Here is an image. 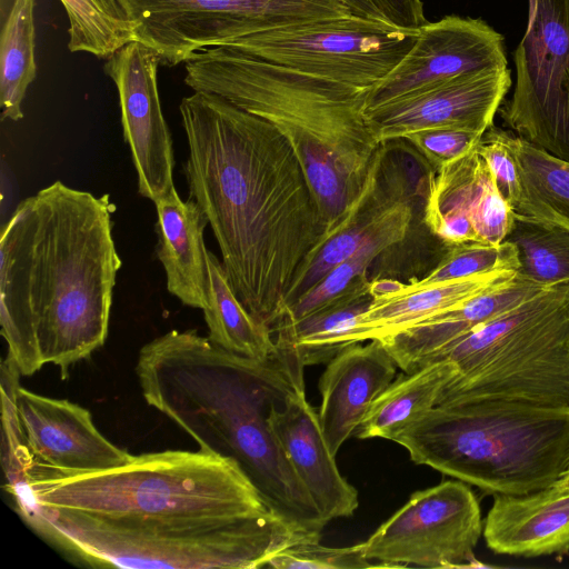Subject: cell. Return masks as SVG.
<instances>
[{"label":"cell","instance_id":"1","mask_svg":"<svg viewBox=\"0 0 569 569\" xmlns=\"http://www.w3.org/2000/svg\"><path fill=\"white\" fill-rule=\"evenodd\" d=\"M3 487L14 506H42L41 537L94 567L246 569L257 552L248 518L270 511L232 459L200 449L91 472L24 461Z\"/></svg>","mask_w":569,"mask_h":569},{"label":"cell","instance_id":"2","mask_svg":"<svg viewBox=\"0 0 569 569\" xmlns=\"http://www.w3.org/2000/svg\"><path fill=\"white\" fill-rule=\"evenodd\" d=\"M183 171L218 242L228 280L272 333L302 263L328 223L291 142L270 122L202 91L179 106Z\"/></svg>","mask_w":569,"mask_h":569},{"label":"cell","instance_id":"3","mask_svg":"<svg viewBox=\"0 0 569 569\" xmlns=\"http://www.w3.org/2000/svg\"><path fill=\"white\" fill-rule=\"evenodd\" d=\"M114 206L56 181L22 200L0 239V326L21 376L44 365L66 379L102 347L122 266Z\"/></svg>","mask_w":569,"mask_h":569},{"label":"cell","instance_id":"4","mask_svg":"<svg viewBox=\"0 0 569 569\" xmlns=\"http://www.w3.org/2000/svg\"><path fill=\"white\" fill-rule=\"evenodd\" d=\"M146 402L186 431L199 449L232 459L267 506L319 539L327 526L270 425L272 410L305 390L278 355L239 356L196 330H171L139 351Z\"/></svg>","mask_w":569,"mask_h":569},{"label":"cell","instance_id":"5","mask_svg":"<svg viewBox=\"0 0 569 569\" xmlns=\"http://www.w3.org/2000/svg\"><path fill=\"white\" fill-rule=\"evenodd\" d=\"M184 82L272 123L295 148L330 231L359 197L385 146L367 113L369 89L295 71L229 47L184 61Z\"/></svg>","mask_w":569,"mask_h":569},{"label":"cell","instance_id":"6","mask_svg":"<svg viewBox=\"0 0 569 569\" xmlns=\"http://www.w3.org/2000/svg\"><path fill=\"white\" fill-rule=\"evenodd\" d=\"M393 441L415 463L492 495L532 492L569 472V411L519 402H442Z\"/></svg>","mask_w":569,"mask_h":569},{"label":"cell","instance_id":"7","mask_svg":"<svg viewBox=\"0 0 569 569\" xmlns=\"http://www.w3.org/2000/svg\"><path fill=\"white\" fill-rule=\"evenodd\" d=\"M442 359L457 375L437 405L489 399L569 411V283L476 327L430 362Z\"/></svg>","mask_w":569,"mask_h":569},{"label":"cell","instance_id":"8","mask_svg":"<svg viewBox=\"0 0 569 569\" xmlns=\"http://www.w3.org/2000/svg\"><path fill=\"white\" fill-rule=\"evenodd\" d=\"M418 32L351 14L260 30L224 47L295 71L370 89L408 53Z\"/></svg>","mask_w":569,"mask_h":569},{"label":"cell","instance_id":"9","mask_svg":"<svg viewBox=\"0 0 569 569\" xmlns=\"http://www.w3.org/2000/svg\"><path fill=\"white\" fill-rule=\"evenodd\" d=\"M136 41L173 67L194 53L287 23L353 14L339 0H117Z\"/></svg>","mask_w":569,"mask_h":569},{"label":"cell","instance_id":"10","mask_svg":"<svg viewBox=\"0 0 569 569\" xmlns=\"http://www.w3.org/2000/svg\"><path fill=\"white\" fill-rule=\"evenodd\" d=\"M528 4L513 52L516 88L499 112L518 137L569 161V0Z\"/></svg>","mask_w":569,"mask_h":569},{"label":"cell","instance_id":"11","mask_svg":"<svg viewBox=\"0 0 569 569\" xmlns=\"http://www.w3.org/2000/svg\"><path fill=\"white\" fill-rule=\"evenodd\" d=\"M483 531L479 501L466 482L448 480L413 492L362 542L386 568L481 567L475 548Z\"/></svg>","mask_w":569,"mask_h":569},{"label":"cell","instance_id":"12","mask_svg":"<svg viewBox=\"0 0 569 569\" xmlns=\"http://www.w3.org/2000/svg\"><path fill=\"white\" fill-rule=\"evenodd\" d=\"M507 68L501 33L480 18L446 16L419 29L408 53L369 89L366 110L453 78Z\"/></svg>","mask_w":569,"mask_h":569},{"label":"cell","instance_id":"13","mask_svg":"<svg viewBox=\"0 0 569 569\" xmlns=\"http://www.w3.org/2000/svg\"><path fill=\"white\" fill-rule=\"evenodd\" d=\"M159 64L157 53L138 41L122 47L104 64L118 89L123 138L139 193L153 202L174 188L172 141L158 90Z\"/></svg>","mask_w":569,"mask_h":569},{"label":"cell","instance_id":"14","mask_svg":"<svg viewBox=\"0 0 569 569\" xmlns=\"http://www.w3.org/2000/svg\"><path fill=\"white\" fill-rule=\"evenodd\" d=\"M14 402L24 448L2 467L27 460L68 472H91L123 466L134 457L109 441L90 411L74 402L20 386Z\"/></svg>","mask_w":569,"mask_h":569},{"label":"cell","instance_id":"15","mask_svg":"<svg viewBox=\"0 0 569 569\" xmlns=\"http://www.w3.org/2000/svg\"><path fill=\"white\" fill-rule=\"evenodd\" d=\"M511 87L510 70L470 73L383 103L366 113L382 144L440 127L485 133Z\"/></svg>","mask_w":569,"mask_h":569},{"label":"cell","instance_id":"16","mask_svg":"<svg viewBox=\"0 0 569 569\" xmlns=\"http://www.w3.org/2000/svg\"><path fill=\"white\" fill-rule=\"evenodd\" d=\"M361 343L342 349L328 361L318 383L319 421L333 456L396 378L398 366L382 342Z\"/></svg>","mask_w":569,"mask_h":569},{"label":"cell","instance_id":"17","mask_svg":"<svg viewBox=\"0 0 569 569\" xmlns=\"http://www.w3.org/2000/svg\"><path fill=\"white\" fill-rule=\"evenodd\" d=\"M270 425L325 520L352 516L359 506L358 491L340 473L306 391L276 407Z\"/></svg>","mask_w":569,"mask_h":569},{"label":"cell","instance_id":"18","mask_svg":"<svg viewBox=\"0 0 569 569\" xmlns=\"http://www.w3.org/2000/svg\"><path fill=\"white\" fill-rule=\"evenodd\" d=\"M482 533L498 555L568 553L569 483L559 480L525 495H495Z\"/></svg>","mask_w":569,"mask_h":569},{"label":"cell","instance_id":"19","mask_svg":"<svg viewBox=\"0 0 569 569\" xmlns=\"http://www.w3.org/2000/svg\"><path fill=\"white\" fill-rule=\"evenodd\" d=\"M441 216L468 219L482 243H501L512 230L516 212L499 192L478 146L428 173L425 221Z\"/></svg>","mask_w":569,"mask_h":569},{"label":"cell","instance_id":"20","mask_svg":"<svg viewBox=\"0 0 569 569\" xmlns=\"http://www.w3.org/2000/svg\"><path fill=\"white\" fill-rule=\"evenodd\" d=\"M546 287L517 273L505 284L480 293L463 303L429 317L392 336L380 339L405 373L413 372L448 345L476 327L510 310Z\"/></svg>","mask_w":569,"mask_h":569},{"label":"cell","instance_id":"21","mask_svg":"<svg viewBox=\"0 0 569 569\" xmlns=\"http://www.w3.org/2000/svg\"><path fill=\"white\" fill-rule=\"evenodd\" d=\"M158 258L167 290L183 305L203 310L208 305L209 274L203 231L208 224L194 200L183 201L174 188L156 202Z\"/></svg>","mask_w":569,"mask_h":569},{"label":"cell","instance_id":"22","mask_svg":"<svg viewBox=\"0 0 569 569\" xmlns=\"http://www.w3.org/2000/svg\"><path fill=\"white\" fill-rule=\"evenodd\" d=\"M517 271L499 270L427 287L406 284L388 298H372L351 337L352 343L380 340L507 283Z\"/></svg>","mask_w":569,"mask_h":569},{"label":"cell","instance_id":"23","mask_svg":"<svg viewBox=\"0 0 569 569\" xmlns=\"http://www.w3.org/2000/svg\"><path fill=\"white\" fill-rule=\"evenodd\" d=\"M456 375V366L442 359L399 376L375 400L355 436L393 441L399 432L437 406Z\"/></svg>","mask_w":569,"mask_h":569},{"label":"cell","instance_id":"24","mask_svg":"<svg viewBox=\"0 0 569 569\" xmlns=\"http://www.w3.org/2000/svg\"><path fill=\"white\" fill-rule=\"evenodd\" d=\"M501 136L520 174L521 197L515 212L569 231V161L509 131L501 130Z\"/></svg>","mask_w":569,"mask_h":569},{"label":"cell","instance_id":"25","mask_svg":"<svg viewBox=\"0 0 569 569\" xmlns=\"http://www.w3.org/2000/svg\"><path fill=\"white\" fill-rule=\"evenodd\" d=\"M209 291L203 309L208 338L232 353L256 360L277 355L272 331L260 323L236 296L222 263L208 250Z\"/></svg>","mask_w":569,"mask_h":569},{"label":"cell","instance_id":"26","mask_svg":"<svg viewBox=\"0 0 569 569\" xmlns=\"http://www.w3.org/2000/svg\"><path fill=\"white\" fill-rule=\"evenodd\" d=\"M412 220L413 217L402 219L367 241L289 306L281 321L295 322L333 303L371 297L369 267L377 257L405 240Z\"/></svg>","mask_w":569,"mask_h":569},{"label":"cell","instance_id":"27","mask_svg":"<svg viewBox=\"0 0 569 569\" xmlns=\"http://www.w3.org/2000/svg\"><path fill=\"white\" fill-rule=\"evenodd\" d=\"M36 0H13L1 31L0 106L2 119L23 117L22 102L37 76Z\"/></svg>","mask_w":569,"mask_h":569},{"label":"cell","instance_id":"28","mask_svg":"<svg viewBox=\"0 0 569 569\" xmlns=\"http://www.w3.org/2000/svg\"><path fill=\"white\" fill-rule=\"evenodd\" d=\"M506 240L517 250V273L542 287L569 283V231L516 213Z\"/></svg>","mask_w":569,"mask_h":569},{"label":"cell","instance_id":"29","mask_svg":"<svg viewBox=\"0 0 569 569\" xmlns=\"http://www.w3.org/2000/svg\"><path fill=\"white\" fill-rule=\"evenodd\" d=\"M69 20L71 52L110 58L136 41V24L117 0H60Z\"/></svg>","mask_w":569,"mask_h":569},{"label":"cell","instance_id":"30","mask_svg":"<svg viewBox=\"0 0 569 569\" xmlns=\"http://www.w3.org/2000/svg\"><path fill=\"white\" fill-rule=\"evenodd\" d=\"M518 269L517 250L507 240L498 244L465 242L449 246L430 272L409 284L421 288L480 273Z\"/></svg>","mask_w":569,"mask_h":569},{"label":"cell","instance_id":"31","mask_svg":"<svg viewBox=\"0 0 569 569\" xmlns=\"http://www.w3.org/2000/svg\"><path fill=\"white\" fill-rule=\"evenodd\" d=\"M276 569H362L386 568L363 553L362 542L349 547H327L319 540L293 543L277 552L267 563Z\"/></svg>","mask_w":569,"mask_h":569},{"label":"cell","instance_id":"32","mask_svg":"<svg viewBox=\"0 0 569 569\" xmlns=\"http://www.w3.org/2000/svg\"><path fill=\"white\" fill-rule=\"evenodd\" d=\"M482 136L468 129L440 127L417 130L403 139L426 158L433 170H438L476 148Z\"/></svg>","mask_w":569,"mask_h":569},{"label":"cell","instance_id":"33","mask_svg":"<svg viewBox=\"0 0 569 569\" xmlns=\"http://www.w3.org/2000/svg\"><path fill=\"white\" fill-rule=\"evenodd\" d=\"M478 151L489 167L499 192L515 210L521 197V181L516 158L503 141L501 130L491 126L483 133Z\"/></svg>","mask_w":569,"mask_h":569},{"label":"cell","instance_id":"34","mask_svg":"<svg viewBox=\"0 0 569 569\" xmlns=\"http://www.w3.org/2000/svg\"><path fill=\"white\" fill-rule=\"evenodd\" d=\"M383 19L403 30H419L428 21L422 0H373Z\"/></svg>","mask_w":569,"mask_h":569},{"label":"cell","instance_id":"35","mask_svg":"<svg viewBox=\"0 0 569 569\" xmlns=\"http://www.w3.org/2000/svg\"><path fill=\"white\" fill-rule=\"evenodd\" d=\"M349 7L355 16L386 21L372 0H339Z\"/></svg>","mask_w":569,"mask_h":569},{"label":"cell","instance_id":"36","mask_svg":"<svg viewBox=\"0 0 569 569\" xmlns=\"http://www.w3.org/2000/svg\"><path fill=\"white\" fill-rule=\"evenodd\" d=\"M405 283L391 279H376L370 281V295L372 298H388L397 295Z\"/></svg>","mask_w":569,"mask_h":569},{"label":"cell","instance_id":"37","mask_svg":"<svg viewBox=\"0 0 569 569\" xmlns=\"http://www.w3.org/2000/svg\"><path fill=\"white\" fill-rule=\"evenodd\" d=\"M560 480H562L563 482L569 483V473H568V475H566V476H565L562 479H560Z\"/></svg>","mask_w":569,"mask_h":569},{"label":"cell","instance_id":"38","mask_svg":"<svg viewBox=\"0 0 569 569\" xmlns=\"http://www.w3.org/2000/svg\"><path fill=\"white\" fill-rule=\"evenodd\" d=\"M568 473H569V472H568ZM568 473H567V475H568Z\"/></svg>","mask_w":569,"mask_h":569}]
</instances>
